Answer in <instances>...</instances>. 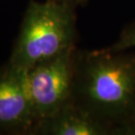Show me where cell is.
I'll use <instances>...</instances> for the list:
<instances>
[{"mask_svg":"<svg viewBox=\"0 0 135 135\" xmlns=\"http://www.w3.org/2000/svg\"><path fill=\"white\" fill-rule=\"evenodd\" d=\"M77 50L72 103L128 134L135 115V53Z\"/></svg>","mask_w":135,"mask_h":135,"instance_id":"1","label":"cell"},{"mask_svg":"<svg viewBox=\"0 0 135 135\" xmlns=\"http://www.w3.org/2000/svg\"><path fill=\"white\" fill-rule=\"evenodd\" d=\"M75 7L46 0H30L8 60L13 67L28 70L75 47Z\"/></svg>","mask_w":135,"mask_h":135,"instance_id":"2","label":"cell"},{"mask_svg":"<svg viewBox=\"0 0 135 135\" xmlns=\"http://www.w3.org/2000/svg\"><path fill=\"white\" fill-rule=\"evenodd\" d=\"M77 50L75 47L26 70L36 126L72 101Z\"/></svg>","mask_w":135,"mask_h":135,"instance_id":"3","label":"cell"},{"mask_svg":"<svg viewBox=\"0 0 135 135\" xmlns=\"http://www.w3.org/2000/svg\"><path fill=\"white\" fill-rule=\"evenodd\" d=\"M35 126L26 71L7 61L0 67V134H33Z\"/></svg>","mask_w":135,"mask_h":135,"instance_id":"4","label":"cell"},{"mask_svg":"<svg viewBox=\"0 0 135 135\" xmlns=\"http://www.w3.org/2000/svg\"><path fill=\"white\" fill-rule=\"evenodd\" d=\"M117 130L84 108L70 102L37 125L33 134L109 135Z\"/></svg>","mask_w":135,"mask_h":135,"instance_id":"5","label":"cell"},{"mask_svg":"<svg viewBox=\"0 0 135 135\" xmlns=\"http://www.w3.org/2000/svg\"><path fill=\"white\" fill-rule=\"evenodd\" d=\"M133 47H135V22L124 29L117 41L108 48L112 51H125Z\"/></svg>","mask_w":135,"mask_h":135,"instance_id":"6","label":"cell"},{"mask_svg":"<svg viewBox=\"0 0 135 135\" xmlns=\"http://www.w3.org/2000/svg\"><path fill=\"white\" fill-rule=\"evenodd\" d=\"M55 1L71 5V6H74V7H76L77 5L84 4L86 2V0H55Z\"/></svg>","mask_w":135,"mask_h":135,"instance_id":"7","label":"cell"},{"mask_svg":"<svg viewBox=\"0 0 135 135\" xmlns=\"http://www.w3.org/2000/svg\"><path fill=\"white\" fill-rule=\"evenodd\" d=\"M128 134H135V115H134V118H133V121H132L130 128H129Z\"/></svg>","mask_w":135,"mask_h":135,"instance_id":"8","label":"cell"}]
</instances>
